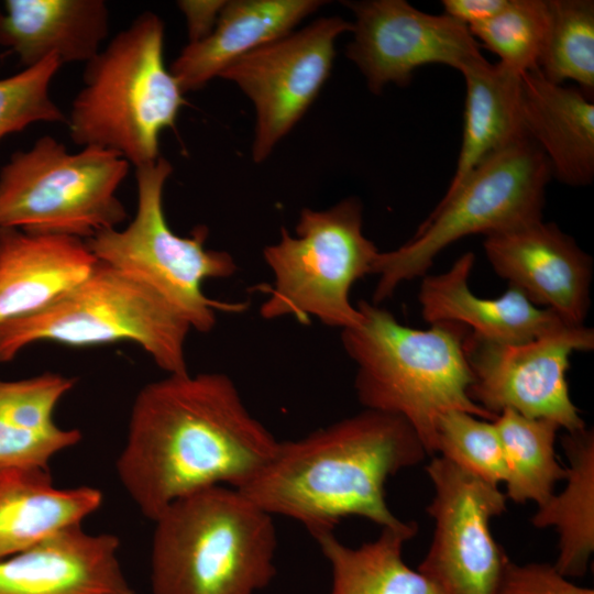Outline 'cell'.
Masks as SVG:
<instances>
[{
    "mask_svg": "<svg viewBox=\"0 0 594 594\" xmlns=\"http://www.w3.org/2000/svg\"><path fill=\"white\" fill-rule=\"evenodd\" d=\"M102 502V492L91 486H55L48 469L0 470V560L81 525Z\"/></svg>",
    "mask_w": 594,
    "mask_h": 594,
    "instance_id": "cell-22",
    "label": "cell"
},
{
    "mask_svg": "<svg viewBox=\"0 0 594 594\" xmlns=\"http://www.w3.org/2000/svg\"><path fill=\"white\" fill-rule=\"evenodd\" d=\"M63 64L55 56L0 79V140L35 122H65L67 117L50 95Z\"/></svg>",
    "mask_w": 594,
    "mask_h": 594,
    "instance_id": "cell-31",
    "label": "cell"
},
{
    "mask_svg": "<svg viewBox=\"0 0 594 594\" xmlns=\"http://www.w3.org/2000/svg\"><path fill=\"white\" fill-rule=\"evenodd\" d=\"M594 349V331L564 326L528 342L496 343L469 331L463 350L473 382L471 399L498 416L513 410L527 418L554 421L566 432L585 427L566 381L570 356Z\"/></svg>",
    "mask_w": 594,
    "mask_h": 594,
    "instance_id": "cell-11",
    "label": "cell"
},
{
    "mask_svg": "<svg viewBox=\"0 0 594 594\" xmlns=\"http://www.w3.org/2000/svg\"><path fill=\"white\" fill-rule=\"evenodd\" d=\"M1 15H2V11H1V9H0V19H1Z\"/></svg>",
    "mask_w": 594,
    "mask_h": 594,
    "instance_id": "cell-35",
    "label": "cell"
},
{
    "mask_svg": "<svg viewBox=\"0 0 594 594\" xmlns=\"http://www.w3.org/2000/svg\"><path fill=\"white\" fill-rule=\"evenodd\" d=\"M508 0H443L444 14L468 29L481 24L501 12Z\"/></svg>",
    "mask_w": 594,
    "mask_h": 594,
    "instance_id": "cell-34",
    "label": "cell"
},
{
    "mask_svg": "<svg viewBox=\"0 0 594 594\" xmlns=\"http://www.w3.org/2000/svg\"><path fill=\"white\" fill-rule=\"evenodd\" d=\"M362 212L359 199L346 198L326 210L304 208L296 237L282 228L278 242L263 250L274 283L260 307L262 318L294 317L304 324L316 318L340 330L360 322L350 292L373 274L380 253L363 233Z\"/></svg>",
    "mask_w": 594,
    "mask_h": 594,
    "instance_id": "cell-9",
    "label": "cell"
},
{
    "mask_svg": "<svg viewBox=\"0 0 594 594\" xmlns=\"http://www.w3.org/2000/svg\"><path fill=\"white\" fill-rule=\"evenodd\" d=\"M548 30L538 64L553 84L573 80L592 97L594 91V2L547 0Z\"/></svg>",
    "mask_w": 594,
    "mask_h": 594,
    "instance_id": "cell-28",
    "label": "cell"
},
{
    "mask_svg": "<svg viewBox=\"0 0 594 594\" xmlns=\"http://www.w3.org/2000/svg\"><path fill=\"white\" fill-rule=\"evenodd\" d=\"M277 444L228 375L167 374L138 393L116 470L141 514L154 521L198 491L241 488Z\"/></svg>",
    "mask_w": 594,
    "mask_h": 594,
    "instance_id": "cell-1",
    "label": "cell"
},
{
    "mask_svg": "<svg viewBox=\"0 0 594 594\" xmlns=\"http://www.w3.org/2000/svg\"><path fill=\"white\" fill-rule=\"evenodd\" d=\"M130 163L97 146L79 152L51 135L13 153L0 170V229L87 240L127 218L117 190Z\"/></svg>",
    "mask_w": 594,
    "mask_h": 594,
    "instance_id": "cell-10",
    "label": "cell"
},
{
    "mask_svg": "<svg viewBox=\"0 0 594 594\" xmlns=\"http://www.w3.org/2000/svg\"><path fill=\"white\" fill-rule=\"evenodd\" d=\"M97 263L82 239L0 229V324L45 308Z\"/></svg>",
    "mask_w": 594,
    "mask_h": 594,
    "instance_id": "cell-18",
    "label": "cell"
},
{
    "mask_svg": "<svg viewBox=\"0 0 594 594\" xmlns=\"http://www.w3.org/2000/svg\"><path fill=\"white\" fill-rule=\"evenodd\" d=\"M483 249L494 272L532 304L568 326H584L593 261L572 237L540 219L486 235Z\"/></svg>",
    "mask_w": 594,
    "mask_h": 594,
    "instance_id": "cell-15",
    "label": "cell"
},
{
    "mask_svg": "<svg viewBox=\"0 0 594 594\" xmlns=\"http://www.w3.org/2000/svg\"><path fill=\"white\" fill-rule=\"evenodd\" d=\"M355 16L346 55L373 94L406 86L414 72L442 64L462 72L483 58L470 30L449 15L422 12L404 0L345 2Z\"/></svg>",
    "mask_w": 594,
    "mask_h": 594,
    "instance_id": "cell-14",
    "label": "cell"
},
{
    "mask_svg": "<svg viewBox=\"0 0 594 594\" xmlns=\"http://www.w3.org/2000/svg\"><path fill=\"white\" fill-rule=\"evenodd\" d=\"M119 548L114 535L65 528L0 560V594H134Z\"/></svg>",
    "mask_w": 594,
    "mask_h": 594,
    "instance_id": "cell-16",
    "label": "cell"
},
{
    "mask_svg": "<svg viewBox=\"0 0 594 594\" xmlns=\"http://www.w3.org/2000/svg\"><path fill=\"white\" fill-rule=\"evenodd\" d=\"M548 19L547 0H508L495 16L469 30L499 57V65L521 75L538 69Z\"/></svg>",
    "mask_w": 594,
    "mask_h": 594,
    "instance_id": "cell-29",
    "label": "cell"
},
{
    "mask_svg": "<svg viewBox=\"0 0 594 594\" xmlns=\"http://www.w3.org/2000/svg\"><path fill=\"white\" fill-rule=\"evenodd\" d=\"M474 261V254L466 252L447 272L422 276L418 300L427 322L461 323L481 338L506 344L528 342L568 326L515 287L508 286L497 298L473 294L469 280Z\"/></svg>",
    "mask_w": 594,
    "mask_h": 594,
    "instance_id": "cell-17",
    "label": "cell"
},
{
    "mask_svg": "<svg viewBox=\"0 0 594 594\" xmlns=\"http://www.w3.org/2000/svg\"><path fill=\"white\" fill-rule=\"evenodd\" d=\"M76 380L44 373L20 381L0 380V470L43 468L81 440L78 429L56 425L53 414Z\"/></svg>",
    "mask_w": 594,
    "mask_h": 594,
    "instance_id": "cell-23",
    "label": "cell"
},
{
    "mask_svg": "<svg viewBox=\"0 0 594 594\" xmlns=\"http://www.w3.org/2000/svg\"><path fill=\"white\" fill-rule=\"evenodd\" d=\"M188 322L154 289L98 261L90 274L45 308L0 324V362L35 342L86 346L130 341L167 374L188 372Z\"/></svg>",
    "mask_w": 594,
    "mask_h": 594,
    "instance_id": "cell-7",
    "label": "cell"
},
{
    "mask_svg": "<svg viewBox=\"0 0 594 594\" xmlns=\"http://www.w3.org/2000/svg\"><path fill=\"white\" fill-rule=\"evenodd\" d=\"M464 127L457 168L448 189L455 187L488 155L527 136L521 118L520 77L484 57L465 67Z\"/></svg>",
    "mask_w": 594,
    "mask_h": 594,
    "instance_id": "cell-24",
    "label": "cell"
},
{
    "mask_svg": "<svg viewBox=\"0 0 594 594\" xmlns=\"http://www.w3.org/2000/svg\"><path fill=\"white\" fill-rule=\"evenodd\" d=\"M496 594H594L558 572L553 564L507 561Z\"/></svg>",
    "mask_w": 594,
    "mask_h": 594,
    "instance_id": "cell-32",
    "label": "cell"
},
{
    "mask_svg": "<svg viewBox=\"0 0 594 594\" xmlns=\"http://www.w3.org/2000/svg\"><path fill=\"white\" fill-rule=\"evenodd\" d=\"M349 31L352 23L346 20L321 18L254 50L220 74L254 105L255 163L266 160L315 101L332 69L336 41Z\"/></svg>",
    "mask_w": 594,
    "mask_h": 594,
    "instance_id": "cell-13",
    "label": "cell"
},
{
    "mask_svg": "<svg viewBox=\"0 0 594 594\" xmlns=\"http://www.w3.org/2000/svg\"><path fill=\"white\" fill-rule=\"evenodd\" d=\"M435 453L492 485L505 481L503 448L494 420L462 410L441 414L435 425Z\"/></svg>",
    "mask_w": 594,
    "mask_h": 594,
    "instance_id": "cell-30",
    "label": "cell"
},
{
    "mask_svg": "<svg viewBox=\"0 0 594 594\" xmlns=\"http://www.w3.org/2000/svg\"><path fill=\"white\" fill-rule=\"evenodd\" d=\"M323 3L320 0L226 1L210 34L188 43L169 72L184 94L200 89L244 55L293 32Z\"/></svg>",
    "mask_w": 594,
    "mask_h": 594,
    "instance_id": "cell-19",
    "label": "cell"
},
{
    "mask_svg": "<svg viewBox=\"0 0 594 594\" xmlns=\"http://www.w3.org/2000/svg\"><path fill=\"white\" fill-rule=\"evenodd\" d=\"M356 307L361 320L341 330V343L356 365L354 389L365 409L404 418L428 455L436 454L435 425L441 414L497 418L469 395L473 377L463 350L465 326L438 322L415 329L380 305L360 300Z\"/></svg>",
    "mask_w": 594,
    "mask_h": 594,
    "instance_id": "cell-3",
    "label": "cell"
},
{
    "mask_svg": "<svg viewBox=\"0 0 594 594\" xmlns=\"http://www.w3.org/2000/svg\"><path fill=\"white\" fill-rule=\"evenodd\" d=\"M0 19V45L25 67L55 55L62 64L88 63L109 33L102 0H7Z\"/></svg>",
    "mask_w": 594,
    "mask_h": 594,
    "instance_id": "cell-21",
    "label": "cell"
},
{
    "mask_svg": "<svg viewBox=\"0 0 594 594\" xmlns=\"http://www.w3.org/2000/svg\"><path fill=\"white\" fill-rule=\"evenodd\" d=\"M187 21L189 43L199 42L213 30L226 1H178Z\"/></svg>",
    "mask_w": 594,
    "mask_h": 594,
    "instance_id": "cell-33",
    "label": "cell"
},
{
    "mask_svg": "<svg viewBox=\"0 0 594 594\" xmlns=\"http://www.w3.org/2000/svg\"><path fill=\"white\" fill-rule=\"evenodd\" d=\"M172 164L157 161L136 167L138 205L134 218L124 229H107L86 240L98 261L139 278L160 294L190 326L207 333L217 323V312H241L244 302L211 299L202 292L207 279H224L238 270L226 251L205 248L206 226L196 227L188 237L176 234L168 226L163 193Z\"/></svg>",
    "mask_w": 594,
    "mask_h": 594,
    "instance_id": "cell-8",
    "label": "cell"
},
{
    "mask_svg": "<svg viewBox=\"0 0 594 594\" xmlns=\"http://www.w3.org/2000/svg\"><path fill=\"white\" fill-rule=\"evenodd\" d=\"M164 32L157 14L143 12L86 63L66 120L75 143L113 151L135 168L158 160L160 135L185 103L164 63Z\"/></svg>",
    "mask_w": 594,
    "mask_h": 594,
    "instance_id": "cell-5",
    "label": "cell"
},
{
    "mask_svg": "<svg viewBox=\"0 0 594 594\" xmlns=\"http://www.w3.org/2000/svg\"><path fill=\"white\" fill-rule=\"evenodd\" d=\"M525 132L547 157L551 175L570 186L594 177V105L580 88L553 84L538 69L520 77Z\"/></svg>",
    "mask_w": 594,
    "mask_h": 594,
    "instance_id": "cell-20",
    "label": "cell"
},
{
    "mask_svg": "<svg viewBox=\"0 0 594 594\" xmlns=\"http://www.w3.org/2000/svg\"><path fill=\"white\" fill-rule=\"evenodd\" d=\"M494 424L506 468V497L516 504L542 505L566 476V466L559 462L554 448L559 425L513 410H503Z\"/></svg>",
    "mask_w": 594,
    "mask_h": 594,
    "instance_id": "cell-27",
    "label": "cell"
},
{
    "mask_svg": "<svg viewBox=\"0 0 594 594\" xmlns=\"http://www.w3.org/2000/svg\"><path fill=\"white\" fill-rule=\"evenodd\" d=\"M427 455L404 418L364 409L305 437L278 441L271 459L238 490L273 517L300 522L314 538L349 516L397 528L406 521L391 512L385 483Z\"/></svg>",
    "mask_w": 594,
    "mask_h": 594,
    "instance_id": "cell-2",
    "label": "cell"
},
{
    "mask_svg": "<svg viewBox=\"0 0 594 594\" xmlns=\"http://www.w3.org/2000/svg\"><path fill=\"white\" fill-rule=\"evenodd\" d=\"M551 176L547 157L528 136L488 155L447 189L410 240L378 253L372 302L380 305L400 284L425 276L435 258L462 238L486 237L542 219Z\"/></svg>",
    "mask_w": 594,
    "mask_h": 594,
    "instance_id": "cell-6",
    "label": "cell"
},
{
    "mask_svg": "<svg viewBox=\"0 0 594 594\" xmlns=\"http://www.w3.org/2000/svg\"><path fill=\"white\" fill-rule=\"evenodd\" d=\"M426 472L435 488L426 509L435 530L417 570L444 594H496L509 559L490 522L506 510V495L441 457Z\"/></svg>",
    "mask_w": 594,
    "mask_h": 594,
    "instance_id": "cell-12",
    "label": "cell"
},
{
    "mask_svg": "<svg viewBox=\"0 0 594 594\" xmlns=\"http://www.w3.org/2000/svg\"><path fill=\"white\" fill-rule=\"evenodd\" d=\"M418 525L407 521L384 527L373 540L351 548L333 531L315 537L331 571L329 594H444L402 558L404 543L416 536Z\"/></svg>",
    "mask_w": 594,
    "mask_h": 594,
    "instance_id": "cell-25",
    "label": "cell"
},
{
    "mask_svg": "<svg viewBox=\"0 0 594 594\" xmlns=\"http://www.w3.org/2000/svg\"><path fill=\"white\" fill-rule=\"evenodd\" d=\"M561 442L569 462L565 487L538 506L531 522L558 532V572L582 576L594 551V432H566Z\"/></svg>",
    "mask_w": 594,
    "mask_h": 594,
    "instance_id": "cell-26",
    "label": "cell"
},
{
    "mask_svg": "<svg viewBox=\"0 0 594 594\" xmlns=\"http://www.w3.org/2000/svg\"><path fill=\"white\" fill-rule=\"evenodd\" d=\"M154 524L153 594H255L276 574L273 516L238 488L182 497Z\"/></svg>",
    "mask_w": 594,
    "mask_h": 594,
    "instance_id": "cell-4",
    "label": "cell"
}]
</instances>
